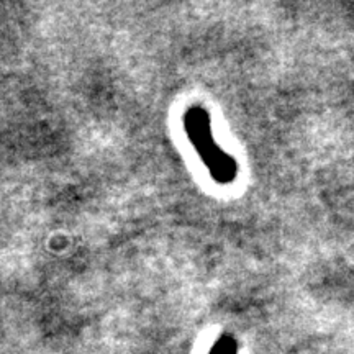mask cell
Segmentation results:
<instances>
[{"mask_svg": "<svg viewBox=\"0 0 354 354\" xmlns=\"http://www.w3.org/2000/svg\"><path fill=\"white\" fill-rule=\"evenodd\" d=\"M184 128L212 179L221 185L233 184L238 177V162L215 141L210 113L202 105H194L184 115Z\"/></svg>", "mask_w": 354, "mask_h": 354, "instance_id": "6da1fadb", "label": "cell"}, {"mask_svg": "<svg viewBox=\"0 0 354 354\" xmlns=\"http://www.w3.org/2000/svg\"><path fill=\"white\" fill-rule=\"evenodd\" d=\"M238 353V344H236V339L233 338V336H221L214 344V348H212L210 354H236Z\"/></svg>", "mask_w": 354, "mask_h": 354, "instance_id": "7a4b0ae2", "label": "cell"}]
</instances>
